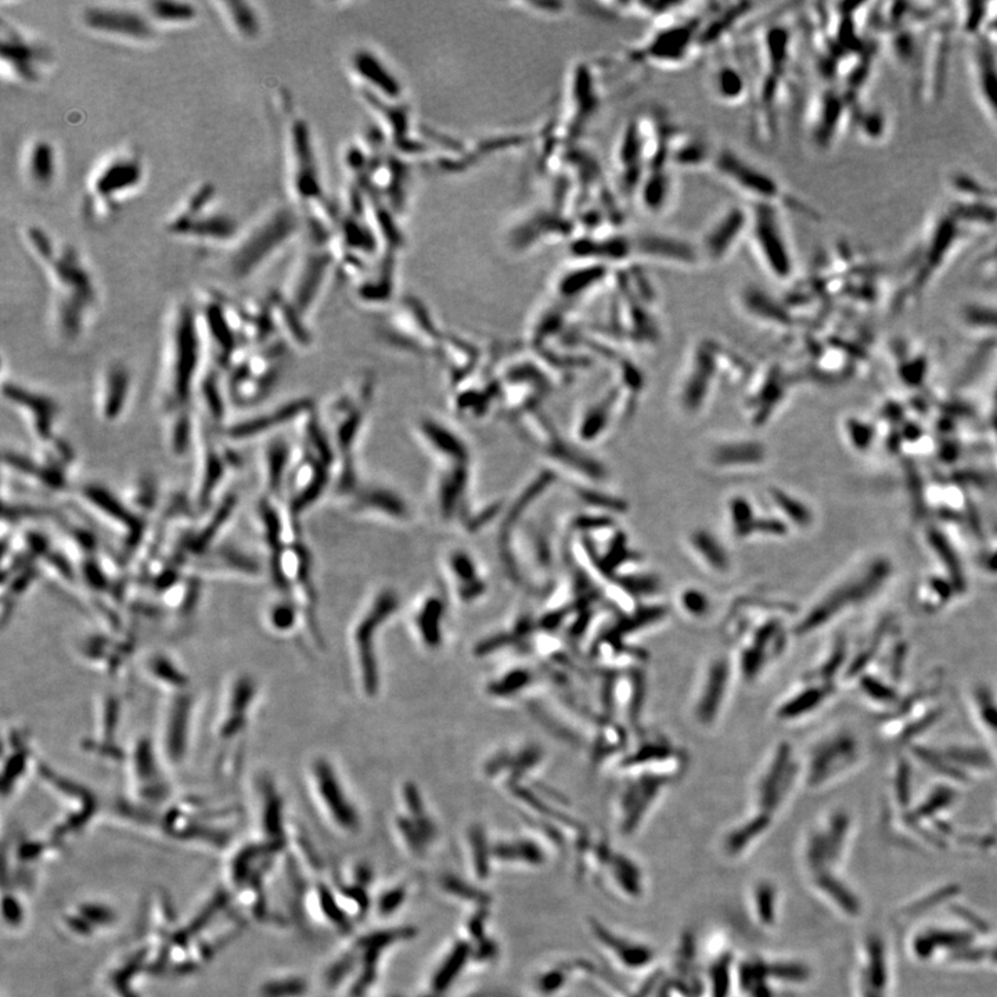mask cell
Returning a JSON list of instances; mask_svg holds the SVG:
<instances>
[{"mask_svg": "<svg viewBox=\"0 0 997 997\" xmlns=\"http://www.w3.org/2000/svg\"><path fill=\"white\" fill-rule=\"evenodd\" d=\"M376 394V377L362 373L337 392L323 410L322 421L336 453L333 489L337 500L351 495L363 480L358 467V449Z\"/></svg>", "mask_w": 997, "mask_h": 997, "instance_id": "cell-1", "label": "cell"}, {"mask_svg": "<svg viewBox=\"0 0 997 997\" xmlns=\"http://www.w3.org/2000/svg\"><path fill=\"white\" fill-rule=\"evenodd\" d=\"M203 347L199 313L190 305H176L165 327L158 370V399L167 415L186 409L200 376Z\"/></svg>", "mask_w": 997, "mask_h": 997, "instance_id": "cell-2", "label": "cell"}, {"mask_svg": "<svg viewBox=\"0 0 997 997\" xmlns=\"http://www.w3.org/2000/svg\"><path fill=\"white\" fill-rule=\"evenodd\" d=\"M27 236L35 254L46 265L50 282L55 287L53 319L56 330L66 340L75 338L81 334L88 309L91 311L96 301L91 272L74 248L57 250L48 236L35 228L28 230Z\"/></svg>", "mask_w": 997, "mask_h": 997, "instance_id": "cell-3", "label": "cell"}, {"mask_svg": "<svg viewBox=\"0 0 997 997\" xmlns=\"http://www.w3.org/2000/svg\"><path fill=\"white\" fill-rule=\"evenodd\" d=\"M709 171L747 200V204L773 205L802 217L820 219L819 212L791 192L786 183L733 147L719 146Z\"/></svg>", "mask_w": 997, "mask_h": 997, "instance_id": "cell-4", "label": "cell"}, {"mask_svg": "<svg viewBox=\"0 0 997 997\" xmlns=\"http://www.w3.org/2000/svg\"><path fill=\"white\" fill-rule=\"evenodd\" d=\"M799 786H802L801 757L783 741L759 766L751 787V815L775 823Z\"/></svg>", "mask_w": 997, "mask_h": 997, "instance_id": "cell-5", "label": "cell"}, {"mask_svg": "<svg viewBox=\"0 0 997 997\" xmlns=\"http://www.w3.org/2000/svg\"><path fill=\"white\" fill-rule=\"evenodd\" d=\"M399 597L391 588L380 589L358 615L351 629L352 657L356 678L365 696L373 698L379 693L380 671L376 642L381 629L397 613Z\"/></svg>", "mask_w": 997, "mask_h": 997, "instance_id": "cell-6", "label": "cell"}, {"mask_svg": "<svg viewBox=\"0 0 997 997\" xmlns=\"http://www.w3.org/2000/svg\"><path fill=\"white\" fill-rule=\"evenodd\" d=\"M862 759V745L849 730L824 734L801 757L802 786L816 791L830 788L855 772Z\"/></svg>", "mask_w": 997, "mask_h": 997, "instance_id": "cell-7", "label": "cell"}, {"mask_svg": "<svg viewBox=\"0 0 997 997\" xmlns=\"http://www.w3.org/2000/svg\"><path fill=\"white\" fill-rule=\"evenodd\" d=\"M750 205L747 243L763 271L787 282L795 271L793 241L784 222V210L773 205Z\"/></svg>", "mask_w": 997, "mask_h": 997, "instance_id": "cell-8", "label": "cell"}, {"mask_svg": "<svg viewBox=\"0 0 997 997\" xmlns=\"http://www.w3.org/2000/svg\"><path fill=\"white\" fill-rule=\"evenodd\" d=\"M887 565L878 564V567L870 571L866 578L842 582L820 596L794 625L795 635H812L819 629L834 624L838 618L851 613L852 608H858L860 604L869 600L888 574Z\"/></svg>", "mask_w": 997, "mask_h": 997, "instance_id": "cell-9", "label": "cell"}, {"mask_svg": "<svg viewBox=\"0 0 997 997\" xmlns=\"http://www.w3.org/2000/svg\"><path fill=\"white\" fill-rule=\"evenodd\" d=\"M700 20L676 21L662 25L646 41L631 49L629 56L657 68H678L689 63L700 48Z\"/></svg>", "mask_w": 997, "mask_h": 997, "instance_id": "cell-10", "label": "cell"}, {"mask_svg": "<svg viewBox=\"0 0 997 997\" xmlns=\"http://www.w3.org/2000/svg\"><path fill=\"white\" fill-rule=\"evenodd\" d=\"M294 218L280 210L254 226L237 244L230 257V271L239 279H247L273 257L294 232Z\"/></svg>", "mask_w": 997, "mask_h": 997, "instance_id": "cell-11", "label": "cell"}, {"mask_svg": "<svg viewBox=\"0 0 997 997\" xmlns=\"http://www.w3.org/2000/svg\"><path fill=\"white\" fill-rule=\"evenodd\" d=\"M739 678L732 655H716L698 676L691 698V718L697 726L711 729L722 719L732 696L733 680Z\"/></svg>", "mask_w": 997, "mask_h": 997, "instance_id": "cell-12", "label": "cell"}, {"mask_svg": "<svg viewBox=\"0 0 997 997\" xmlns=\"http://www.w3.org/2000/svg\"><path fill=\"white\" fill-rule=\"evenodd\" d=\"M333 480L334 467L331 464L297 446L283 491L286 496L284 505L300 518L333 489Z\"/></svg>", "mask_w": 997, "mask_h": 997, "instance_id": "cell-13", "label": "cell"}, {"mask_svg": "<svg viewBox=\"0 0 997 997\" xmlns=\"http://www.w3.org/2000/svg\"><path fill=\"white\" fill-rule=\"evenodd\" d=\"M308 787L313 801L320 812L333 823L337 829L355 833L359 829V819L356 806L351 799L336 768L329 759L315 758L307 772Z\"/></svg>", "mask_w": 997, "mask_h": 997, "instance_id": "cell-14", "label": "cell"}, {"mask_svg": "<svg viewBox=\"0 0 997 997\" xmlns=\"http://www.w3.org/2000/svg\"><path fill=\"white\" fill-rule=\"evenodd\" d=\"M384 340L398 351L417 356L437 354L445 334L421 305L408 302L392 316L384 329Z\"/></svg>", "mask_w": 997, "mask_h": 997, "instance_id": "cell-15", "label": "cell"}, {"mask_svg": "<svg viewBox=\"0 0 997 997\" xmlns=\"http://www.w3.org/2000/svg\"><path fill=\"white\" fill-rule=\"evenodd\" d=\"M86 30L127 42H151L157 38V25L146 10L120 5L86 6L81 14Z\"/></svg>", "mask_w": 997, "mask_h": 997, "instance_id": "cell-16", "label": "cell"}, {"mask_svg": "<svg viewBox=\"0 0 997 997\" xmlns=\"http://www.w3.org/2000/svg\"><path fill=\"white\" fill-rule=\"evenodd\" d=\"M750 229V205L733 204L722 208L715 215L697 244L704 264H721L736 253L743 241H747Z\"/></svg>", "mask_w": 997, "mask_h": 997, "instance_id": "cell-17", "label": "cell"}, {"mask_svg": "<svg viewBox=\"0 0 997 997\" xmlns=\"http://www.w3.org/2000/svg\"><path fill=\"white\" fill-rule=\"evenodd\" d=\"M787 649V632L781 621L769 619L741 643L739 654L733 658L737 675L747 683L762 679L766 671L779 660Z\"/></svg>", "mask_w": 997, "mask_h": 997, "instance_id": "cell-18", "label": "cell"}, {"mask_svg": "<svg viewBox=\"0 0 997 997\" xmlns=\"http://www.w3.org/2000/svg\"><path fill=\"white\" fill-rule=\"evenodd\" d=\"M212 189L201 187L168 223L172 235L211 241H229L237 233L235 219L226 214H205L211 204Z\"/></svg>", "mask_w": 997, "mask_h": 997, "instance_id": "cell-19", "label": "cell"}, {"mask_svg": "<svg viewBox=\"0 0 997 997\" xmlns=\"http://www.w3.org/2000/svg\"><path fill=\"white\" fill-rule=\"evenodd\" d=\"M341 505L359 518L397 525H409L413 521L412 506L401 493L380 484L363 481L351 495L341 500Z\"/></svg>", "mask_w": 997, "mask_h": 997, "instance_id": "cell-20", "label": "cell"}, {"mask_svg": "<svg viewBox=\"0 0 997 997\" xmlns=\"http://www.w3.org/2000/svg\"><path fill=\"white\" fill-rule=\"evenodd\" d=\"M194 718L193 697L189 694H171L161 716L160 736L157 737V751L165 768L175 769L186 758L192 736Z\"/></svg>", "mask_w": 997, "mask_h": 997, "instance_id": "cell-21", "label": "cell"}, {"mask_svg": "<svg viewBox=\"0 0 997 997\" xmlns=\"http://www.w3.org/2000/svg\"><path fill=\"white\" fill-rule=\"evenodd\" d=\"M257 698L258 685L253 676L241 673L230 679L221 694L212 727L215 737L221 741H228L246 732Z\"/></svg>", "mask_w": 997, "mask_h": 997, "instance_id": "cell-22", "label": "cell"}, {"mask_svg": "<svg viewBox=\"0 0 997 997\" xmlns=\"http://www.w3.org/2000/svg\"><path fill=\"white\" fill-rule=\"evenodd\" d=\"M145 178V168L135 154H117L104 161L91 179V197L97 204L113 205L135 192Z\"/></svg>", "mask_w": 997, "mask_h": 997, "instance_id": "cell-23", "label": "cell"}, {"mask_svg": "<svg viewBox=\"0 0 997 997\" xmlns=\"http://www.w3.org/2000/svg\"><path fill=\"white\" fill-rule=\"evenodd\" d=\"M82 509L88 511L104 528L110 529L115 536L133 547L140 532L146 529L140 525V518L135 511L129 509L124 500L115 498L109 491L95 485H88L79 493Z\"/></svg>", "mask_w": 997, "mask_h": 997, "instance_id": "cell-24", "label": "cell"}, {"mask_svg": "<svg viewBox=\"0 0 997 997\" xmlns=\"http://www.w3.org/2000/svg\"><path fill=\"white\" fill-rule=\"evenodd\" d=\"M664 788V783L654 776L635 777L622 787L614 809L618 833L624 837L635 835L653 812Z\"/></svg>", "mask_w": 997, "mask_h": 997, "instance_id": "cell-25", "label": "cell"}, {"mask_svg": "<svg viewBox=\"0 0 997 997\" xmlns=\"http://www.w3.org/2000/svg\"><path fill=\"white\" fill-rule=\"evenodd\" d=\"M413 435L433 464L470 463L469 441L451 424L433 416H423L413 424Z\"/></svg>", "mask_w": 997, "mask_h": 997, "instance_id": "cell-26", "label": "cell"}, {"mask_svg": "<svg viewBox=\"0 0 997 997\" xmlns=\"http://www.w3.org/2000/svg\"><path fill=\"white\" fill-rule=\"evenodd\" d=\"M635 258L675 268H696L704 264L697 243L667 232H642L632 236Z\"/></svg>", "mask_w": 997, "mask_h": 997, "instance_id": "cell-27", "label": "cell"}, {"mask_svg": "<svg viewBox=\"0 0 997 997\" xmlns=\"http://www.w3.org/2000/svg\"><path fill=\"white\" fill-rule=\"evenodd\" d=\"M442 568L453 597L463 606H471L487 595L488 581L480 561L463 547L446 550Z\"/></svg>", "mask_w": 997, "mask_h": 997, "instance_id": "cell-28", "label": "cell"}, {"mask_svg": "<svg viewBox=\"0 0 997 997\" xmlns=\"http://www.w3.org/2000/svg\"><path fill=\"white\" fill-rule=\"evenodd\" d=\"M49 59V52L41 43L25 38L13 28L3 34V71L16 81L35 84L45 74Z\"/></svg>", "mask_w": 997, "mask_h": 997, "instance_id": "cell-29", "label": "cell"}, {"mask_svg": "<svg viewBox=\"0 0 997 997\" xmlns=\"http://www.w3.org/2000/svg\"><path fill=\"white\" fill-rule=\"evenodd\" d=\"M614 164L622 192L635 196L637 187H639L646 172L649 171L643 121H631V124L619 135L617 147H615Z\"/></svg>", "mask_w": 997, "mask_h": 997, "instance_id": "cell-30", "label": "cell"}, {"mask_svg": "<svg viewBox=\"0 0 997 997\" xmlns=\"http://www.w3.org/2000/svg\"><path fill=\"white\" fill-rule=\"evenodd\" d=\"M194 448H196L197 455L193 500L201 509H207L212 496L218 491L223 474H225V459L221 457V452L215 448L214 441L207 433L203 420H201V427L200 423H197L196 426Z\"/></svg>", "mask_w": 997, "mask_h": 997, "instance_id": "cell-31", "label": "cell"}, {"mask_svg": "<svg viewBox=\"0 0 997 997\" xmlns=\"http://www.w3.org/2000/svg\"><path fill=\"white\" fill-rule=\"evenodd\" d=\"M487 355L488 351H482L471 341L462 337L445 336L437 356L444 365L446 383L451 390H456L477 376Z\"/></svg>", "mask_w": 997, "mask_h": 997, "instance_id": "cell-32", "label": "cell"}, {"mask_svg": "<svg viewBox=\"0 0 997 997\" xmlns=\"http://www.w3.org/2000/svg\"><path fill=\"white\" fill-rule=\"evenodd\" d=\"M5 397L19 410L37 441L45 442V445L55 441L52 433L57 419V405L52 399L14 384L5 385Z\"/></svg>", "mask_w": 997, "mask_h": 997, "instance_id": "cell-33", "label": "cell"}, {"mask_svg": "<svg viewBox=\"0 0 997 997\" xmlns=\"http://www.w3.org/2000/svg\"><path fill=\"white\" fill-rule=\"evenodd\" d=\"M131 376L122 363L111 362L99 374L96 385V409L104 421H115L127 406Z\"/></svg>", "mask_w": 997, "mask_h": 997, "instance_id": "cell-34", "label": "cell"}, {"mask_svg": "<svg viewBox=\"0 0 997 997\" xmlns=\"http://www.w3.org/2000/svg\"><path fill=\"white\" fill-rule=\"evenodd\" d=\"M315 408L312 401L301 398L295 401L283 403L282 406L273 412L264 413L244 420L243 423L235 424L226 431L230 441H250V439L262 437V435L272 433L277 428L286 426L289 423H297V420L309 410Z\"/></svg>", "mask_w": 997, "mask_h": 997, "instance_id": "cell-35", "label": "cell"}, {"mask_svg": "<svg viewBox=\"0 0 997 997\" xmlns=\"http://www.w3.org/2000/svg\"><path fill=\"white\" fill-rule=\"evenodd\" d=\"M970 64L978 100L989 117L997 121V56L991 43L977 38L971 48Z\"/></svg>", "mask_w": 997, "mask_h": 997, "instance_id": "cell-36", "label": "cell"}, {"mask_svg": "<svg viewBox=\"0 0 997 997\" xmlns=\"http://www.w3.org/2000/svg\"><path fill=\"white\" fill-rule=\"evenodd\" d=\"M293 456L290 442L282 437L269 439L259 452V480L268 498L283 495Z\"/></svg>", "mask_w": 997, "mask_h": 997, "instance_id": "cell-37", "label": "cell"}, {"mask_svg": "<svg viewBox=\"0 0 997 997\" xmlns=\"http://www.w3.org/2000/svg\"><path fill=\"white\" fill-rule=\"evenodd\" d=\"M678 193L676 179L669 167L650 168L646 172L635 197L642 210L653 217L667 214L673 207Z\"/></svg>", "mask_w": 997, "mask_h": 997, "instance_id": "cell-38", "label": "cell"}, {"mask_svg": "<svg viewBox=\"0 0 997 997\" xmlns=\"http://www.w3.org/2000/svg\"><path fill=\"white\" fill-rule=\"evenodd\" d=\"M596 938L599 939L608 956L617 966L628 971H642L655 961V950L639 941H633L624 935L614 934L601 925L595 927Z\"/></svg>", "mask_w": 997, "mask_h": 997, "instance_id": "cell-39", "label": "cell"}, {"mask_svg": "<svg viewBox=\"0 0 997 997\" xmlns=\"http://www.w3.org/2000/svg\"><path fill=\"white\" fill-rule=\"evenodd\" d=\"M831 696H833V690L824 683L817 685L813 680L811 683L806 682L797 689L791 690L777 704L776 718L786 723L798 722L797 719L811 716L819 711Z\"/></svg>", "mask_w": 997, "mask_h": 997, "instance_id": "cell-40", "label": "cell"}, {"mask_svg": "<svg viewBox=\"0 0 997 997\" xmlns=\"http://www.w3.org/2000/svg\"><path fill=\"white\" fill-rule=\"evenodd\" d=\"M445 603L442 597L430 593L417 604L413 614V628L421 646L438 650L444 642Z\"/></svg>", "mask_w": 997, "mask_h": 997, "instance_id": "cell-41", "label": "cell"}, {"mask_svg": "<svg viewBox=\"0 0 997 997\" xmlns=\"http://www.w3.org/2000/svg\"><path fill=\"white\" fill-rule=\"evenodd\" d=\"M64 924L68 930L82 937H91L102 930H109L117 923L113 907L99 902H82L64 913Z\"/></svg>", "mask_w": 997, "mask_h": 997, "instance_id": "cell-42", "label": "cell"}, {"mask_svg": "<svg viewBox=\"0 0 997 997\" xmlns=\"http://www.w3.org/2000/svg\"><path fill=\"white\" fill-rule=\"evenodd\" d=\"M709 91L719 103L737 106L747 99L748 82L739 66L721 61L709 74Z\"/></svg>", "mask_w": 997, "mask_h": 997, "instance_id": "cell-43", "label": "cell"}, {"mask_svg": "<svg viewBox=\"0 0 997 997\" xmlns=\"http://www.w3.org/2000/svg\"><path fill=\"white\" fill-rule=\"evenodd\" d=\"M25 175L38 189H48L57 175L55 146L45 139L35 140L25 151Z\"/></svg>", "mask_w": 997, "mask_h": 997, "instance_id": "cell-44", "label": "cell"}, {"mask_svg": "<svg viewBox=\"0 0 997 997\" xmlns=\"http://www.w3.org/2000/svg\"><path fill=\"white\" fill-rule=\"evenodd\" d=\"M748 907L752 921L765 930H773L779 923L780 892L775 883L759 880L748 894Z\"/></svg>", "mask_w": 997, "mask_h": 997, "instance_id": "cell-45", "label": "cell"}, {"mask_svg": "<svg viewBox=\"0 0 997 997\" xmlns=\"http://www.w3.org/2000/svg\"><path fill=\"white\" fill-rule=\"evenodd\" d=\"M9 745V759H5V769H3V793L13 794L19 788V783L27 775L28 765L31 761V750L25 740L24 733L19 729L10 730L9 740L5 741Z\"/></svg>", "mask_w": 997, "mask_h": 997, "instance_id": "cell-46", "label": "cell"}, {"mask_svg": "<svg viewBox=\"0 0 997 997\" xmlns=\"http://www.w3.org/2000/svg\"><path fill=\"white\" fill-rule=\"evenodd\" d=\"M196 426L197 420L190 415L187 409L168 413L164 428L165 445L172 456L178 457V459L186 456V453L194 446Z\"/></svg>", "mask_w": 997, "mask_h": 997, "instance_id": "cell-47", "label": "cell"}, {"mask_svg": "<svg viewBox=\"0 0 997 997\" xmlns=\"http://www.w3.org/2000/svg\"><path fill=\"white\" fill-rule=\"evenodd\" d=\"M218 6L221 7L223 17L237 37L254 41L261 34V19L251 3L233 0V2L218 3Z\"/></svg>", "mask_w": 997, "mask_h": 997, "instance_id": "cell-48", "label": "cell"}, {"mask_svg": "<svg viewBox=\"0 0 997 997\" xmlns=\"http://www.w3.org/2000/svg\"><path fill=\"white\" fill-rule=\"evenodd\" d=\"M146 675L158 687H161L164 691H169L171 694H176V691L182 693V689H185V686L189 683V679L183 675L178 664L172 658H169L168 655L161 653H154L147 660Z\"/></svg>", "mask_w": 997, "mask_h": 997, "instance_id": "cell-49", "label": "cell"}, {"mask_svg": "<svg viewBox=\"0 0 997 997\" xmlns=\"http://www.w3.org/2000/svg\"><path fill=\"white\" fill-rule=\"evenodd\" d=\"M146 13L157 27L189 24L199 16V10L192 3L175 2V0H156L147 3Z\"/></svg>", "mask_w": 997, "mask_h": 997, "instance_id": "cell-50", "label": "cell"}, {"mask_svg": "<svg viewBox=\"0 0 997 997\" xmlns=\"http://www.w3.org/2000/svg\"><path fill=\"white\" fill-rule=\"evenodd\" d=\"M691 550L696 553L697 559L705 567L711 568L714 572H727L730 570V560L722 546L718 545L712 536L697 534L691 538Z\"/></svg>", "mask_w": 997, "mask_h": 997, "instance_id": "cell-51", "label": "cell"}, {"mask_svg": "<svg viewBox=\"0 0 997 997\" xmlns=\"http://www.w3.org/2000/svg\"><path fill=\"white\" fill-rule=\"evenodd\" d=\"M156 499V485L145 477L132 481L125 489V499L122 500L139 516L140 513H149L156 506Z\"/></svg>", "mask_w": 997, "mask_h": 997, "instance_id": "cell-52", "label": "cell"}, {"mask_svg": "<svg viewBox=\"0 0 997 997\" xmlns=\"http://www.w3.org/2000/svg\"><path fill=\"white\" fill-rule=\"evenodd\" d=\"M298 617H300V611L295 608L294 604H290L289 601H276L269 607L265 619L271 631L279 633V635H286L297 628Z\"/></svg>", "mask_w": 997, "mask_h": 997, "instance_id": "cell-53", "label": "cell"}, {"mask_svg": "<svg viewBox=\"0 0 997 997\" xmlns=\"http://www.w3.org/2000/svg\"><path fill=\"white\" fill-rule=\"evenodd\" d=\"M532 680L534 678H532L531 673L525 671V669H511V671L506 672L505 675L500 676L495 682L491 683L489 693L500 698L516 696L529 683H532Z\"/></svg>", "mask_w": 997, "mask_h": 997, "instance_id": "cell-54", "label": "cell"}, {"mask_svg": "<svg viewBox=\"0 0 997 997\" xmlns=\"http://www.w3.org/2000/svg\"><path fill=\"white\" fill-rule=\"evenodd\" d=\"M307 984L300 978H275L259 988V997H298L304 995Z\"/></svg>", "mask_w": 997, "mask_h": 997, "instance_id": "cell-55", "label": "cell"}, {"mask_svg": "<svg viewBox=\"0 0 997 997\" xmlns=\"http://www.w3.org/2000/svg\"><path fill=\"white\" fill-rule=\"evenodd\" d=\"M680 608H682V613H685L687 617L690 618H703L709 613L708 597L703 595L700 590L687 589L680 596Z\"/></svg>", "mask_w": 997, "mask_h": 997, "instance_id": "cell-56", "label": "cell"}, {"mask_svg": "<svg viewBox=\"0 0 997 997\" xmlns=\"http://www.w3.org/2000/svg\"><path fill=\"white\" fill-rule=\"evenodd\" d=\"M971 319L978 320V322H988L989 319L992 320L993 325H997V315L993 312H973Z\"/></svg>", "mask_w": 997, "mask_h": 997, "instance_id": "cell-57", "label": "cell"}, {"mask_svg": "<svg viewBox=\"0 0 997 997\" xmlns=\"http://www.w3.org/2000/svg\"><path fill=\"white\" fill-rule=\"evenodd\" d=\"M989 31L995 32L997 37V16L995 17V20H993V23H989Z\"/></svg>", "mask_w": 997, "mask_h": 997, "instance_id": "cell-58", "label": "cell"}]
</instances>
